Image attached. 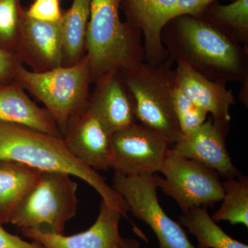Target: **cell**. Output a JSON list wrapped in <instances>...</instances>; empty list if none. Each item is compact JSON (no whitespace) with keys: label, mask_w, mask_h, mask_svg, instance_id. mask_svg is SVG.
I'll return each instance as SVG.
<instances>
[{"label":"cell","mask_w":248,"mask_h":248,"mask_svg":"<svg viewBox=\"0 0 248 248\" xmlns=\"http://www.w3.org/2000/svg\"><path fill=\"white\" fill-rule=\"evenodd\" d=\"M161 40L169 58L216 82L248 84V47L232 40L203 18L175 17Z\"/></svg>","instance_id":"1"},{"label":"cell","mask_w":248,"mask_h":248,"mask_svg":"<svg viewBox=\"0 0 248 248\" xmlns=\"http://www.w3.org/2000/svg\"><path fill=\"white\" fill-rule=\"evenodd\" d=\"M0 161L27 165L41 172L64 173L79 178L97 191L108 206L128 218V205L97 171L77 159L63 138L0 122Z\"/></svg>","instance_id":"2"},{"label":"cell","mask_w":248,"mask_h":248,"mask_svg":"<svg viewBox=\"0 0 248 248\" xmlns=\"http://www.w3.org/2000/svg\"><path fill=\"white\" fill-rule=\"evenodd\" d=\"M122 0H91L86 49L91 83L145 62L141 33L121 19Z\"/></svg>","instance_id":"3"},{"label":"cell","mask_w":248,"mask_h":248,"mask_svg":"<svg viewBox=\"0 0 248 248\" xmlns=\"http://www.w3.org/2000/svg\"><path fill=\"white\" fill-rule=\"evenodd\" d=\"M173 65L174 62L169 58L160 64L144 62L120 73L133 96L137 120L161 134L170 144L182 136L173 106L175 85Z\"/></svg>","instance_id":"4"},{"label":"cell","mask_w":248,"mask_h":248,"mask_svg":"<svg viewBox=\"0 0 248 248\" xmlns=\"http://www.w3.org/2000/svg\"><path fill=\"white\" fill-rule=\"evenodd\" d=\"M15 81L45 104L62 137L70 119L87 107L92 84L86 55L72 66L40 73L21 65Z\"/></svg>","instance_id":"5"},{"label":"cell","mask_w":248,"mask_h":248,"mask_svg":"<svg viewBox=\"0 0 248 248\" xmlns=\"http://www.w3.org/2000/svg\"><path fill=\"white\" fill-rule=\"evenodd\" d=\"M77 192L78 184L71 175L41 172L38 181L18 205L10 223L22 231L63 234L67 222L78 211Z\"/></svg>","instance_id":"6"},{"label":"cell","mask_w":248,"mask_h":248,"mask_svg":"<svg viewBox=\"0 0 248 248\" xmlns=\"http://www.w3.org/2000/svg\"><path fill=\"white\" fill-rule=\"evenodd\" d=\"M112 187L125 200L133 216L151 227L159 248H197L182 225L170 218L161 207L155 174L124 175L115 172Z\"/></svg>","instance_id":"7"},{"label":"cell","mask_w":248,"mask_h":248,"mask_svg":"<svg viewBox=\"0 0 248 248\" xmlns=\"http://www.w3.org/2000/svg\"><path fill=\"white\" fill-rule=\"evenodd\" d=\"M160 172L158 187L177 202L182 212L195 207H212L221 202L222 182L216 171L169 148Z\"/></svg>","instance_id":"8"},{"label":"cell","mask_w":248,"mask_h":248,"mask_svg":"<svg viewBox=\"0 0 248 248\" xmlns=\"http://www.w3.org/2000/svg\"><path fill=\"white\" fill-rule=\"evenodd\" d=\"M170 144L155 130L135 123L112 134L111 169L124 175L160 172Z\"/></svg>","instance_id":"9"},{"label":"cell","mask_w":248,"mask_h":248,"mask_svg":"<svg viewBox=\"0 0 248 248\" xmlns=\"http://www.w3.org/2000/svg\"><path fill=\"white\" fill-rule=\"evenodd\" d=\"M112 136L107 125L88 105L70 119L63 134L72 154L96 171L112 167Z\"/></svg>","instance_id":"10"},{"label":"cell","mask_w":248,"mask_h":248,"mask_svg":"<svg viewBox=\"0 0 248 248\" xmlns=\"http://www.w3.org/2000/svg\"><path fill=\"white\" fill-rule=\"evenodd\" d=\"M127 22L143 37L145 62L153 65L169 58L161 40L165 26L177 17V0H122Z\"/></svg>","instance_id":"11"},{"label":"cell","mask_w":248,"mask_h":248,"mask_svg":"<svg viewBox=\"0 0 248 248\" xmlns=\"http://www.w3.org/2000/svg\"><path fill=\"white\" fill-rule=\"evenodd\" d=\"M17 54L32 71L40 73L62 66V19L42 22L29 17L24 12Z\"/></svg>","instance_id":"12"},{"label":"cell","mask_w":248,"mask_h":248,"mask_svg":"<svg viewBox=\"0 0 248 248\" xmlns=\"http://www.w3.org/2000/svg\"><path fill=\"white\" fill-rule=\"evenodd\" d=\"M226 134L210 118L187 135H182L171 149L216 171L222 177H236L241 174L227 151Z\"/></svg>","instance_id":"13"},{"label":"cell","mask_w":248,"mask_h":248,"mask_svg":"<svg viewBox=\"0 0 248 248\" xmlns=\"http://www.w3.org/2000/svg\"><path fill=\"white\" fill-rule=\"evenodd\" d=\"M122 215L103 201L95 222L87 231L65 236L35 230H24L22 234L43 248H119Z\"/></svg>","instance_id":"14"},{"label":"cell","mask_w":248,"mask_h":248,"mask_svg":"<svg viewBox=\"0 0 248 248\" xmlns=\"http://www.w3.org/2000/svg\"><path fill=\"white\" fill-rule=\"evenodd\" d=\"M175 84L191 100L212 115L214 124L227 133L231 122L230 110L236 104L226 84L207 79L184 63H177Z\"/></svg>","instance_id":"15"},{"label":"cell","mask_w":248,"mask_h":248,"mask_svg":"<svg viewBox=\"0 0 248 248\" xmlns=\"http://www.w3.org/2000/svg\"><path fill=\"white\" fill-rule=\"evenodd\" d=\"M94 84L88 107L111 133L137 123L135 102L120 72L106 75Z\"/></svg>","instance_id":"16"},{"label":"cell","mask_w":248,"mask_h":248,"mask_svg":"<svg viewBox=\"0 0 248 248\" xmlns=\"http://www.w3.org/2000/svg\"><path fill=\"white\" fill-rule=\"evenodd\" d=\"M24 90L16 81L0 86V122L63 138L48 111L38 107Z\"/></svg>","instance_id":"17"},{"label":"cell","mask_w":248,"mask_h":248,"mask_svg":"<svg viewBox=\"0 0 248 248\" xmlns=\"http://www.w3.org/2000/svg\"><path fill=\"white\" fill-rule=\"evenodd\" d=\"M41 171L12 161H0V223L13 215L40 177Z\"/></svg>","instance_id":"18"},{"label":"cell","mask_w":248,"mask_h":248,"mask_svg":"<svg viewBox=\"0 0 248 248\" xmlns=\"http://www.w3.org/2000/svg\"><path fill=\"white\" fill-rule=\"evenodd\" d=\"M90 8L91 0H73L71 8L62 15V66H72L86 55Z\"/></svg>","instance_id":"19"},{"label":"cell","mask_w":248,"mask_h":248,"mask_svg":"<svg viewBox=\"0 0 248 248\" xmlns=\"http://www.w3.org/2000/svg\"><path fill=\"white\" fill-rule=\"evenodd\" d=\"M179 223L197 240V248H248L233 239L218 226L205 207H195L182 212Z\"/></svg>","instance_id":"20"},{"label":"cell","mask_w":248,"mask_h":248,"mask_svg":"<svg viewBox=\"0 0 248 248\" xmlns=\"http://www.w3.org/2000/svg\"><path fill=\"white\" fill-rule=\"evenodd\" d=\"M240 45L248 47V0L210 4L200 17Z\"/></svg>","instance_id":"21"},{"label":"cell","mask_w":248,"mask_h":248,"mask_svg":"<svg viewBox=\"0 0 248 248\" xmlns=\"http://www.w3.org/2000/svg\"><path fill=\"white\" fill-rule=\"evenodd\" d=\"M223 197L221 207L212 218L218 223L228 221L232 226L248 227V178L240 174L222 182Z\"/></svg>","instance_id":"22"},{"label":"cell","mask_w":248,"mask_h":248,"mask_svg":"<svg viewBox=\"0 0 248 248\" xmlns=\"http://www.w3.org/2000/svg\"><path fill=\"white\" fill-rule=\"evenodd\" d=\"M24 12L21 0H0V49L17 53Z\"/></svg>","instance_id":"23"},{"label":"cell","mask_w":248,"mask_h":248,"mask_svg":"<svg viewBox=\"0 0 248 248\" xmlns=\"http://www.w3.org/2000/svg\"><path fill=\"white\" fill-rule=\"evenodd\" d=\"M173 106L182 135H187L208 120V112L192 102L176 84L173 91Z\"/></svg>","instance_id":"24"},{"label":"cell","mask_w":248,"mask_h":248,"mask_svg":"<svg viewBox=\"0 0 248 248\" xmlns=\"http://www.w3.org/2000/svg\"><path fill=\"white\" fill-rule=\"evenodd\" d=\"M29 17L46 22H56L62 19L60 0H35L25 10Z\"/></svg>","instance_id":"25"},{"label":"cell","mask_w":248,"mask_h":248,"mask_svg":"<svg viewBox=\"0 0 248 248\" xmlns=\"http://www.w3.org/2000/svg\"><path fill=\"white\" fill-rule=\"evenodd\" d=\"M21 65L22 62L17 53L0 49V86L14 81Z\"/></svg>","instance_id":"26"},{"label":"cell","mask_w":248,"mask_h":248,"mask_svg":"<svg viewBox=\"0 0 248 248\" xmlns=\"http://www.w3.org/2000/svg\"><path fill=\"white\" fill-rule=\"evenodd\" d=\"M215 1L217 0H177V17L182 16L200 17Z\"/></svg>","instance_id":"27"},{"label":"cell","mask_w":248,"mask_h":248,"mask_svg":"<svg viewBox=\"0 0 248 248\" xmlns=\"http://www.w3.org/2000/svg\"><path fill=\"white\" fill-rule=\"evenodd\" d=\"M0 248H43L40 244L24 241L16 235L11 234L0 223Z\"/></svg>","instance_id":"28"},{"label":"cell","mask_w":248,"mask_h":248,"mask_svg":"<svg viewBox=\"0 0 248 248\" xmlns=\"http://www.w3.org/2000/svg\"><path fill=\"white\" fill-rule=\"evenodd\" d=\"M119 248H141V246L137 239L122 237Z\"/></svg>","instance_id":"29"}]
</instances>
